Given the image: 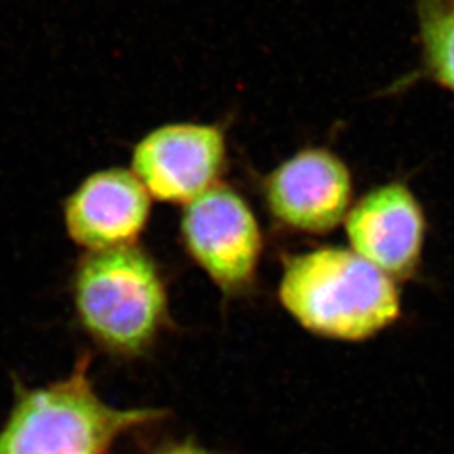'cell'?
Segmentation results:
<instances>
[{
	"label": "cell",
	"mask_w": 454,
	"mask_h": 454,
	"mask_svg": "<svg viewBox=\"0 0 454 454\" xmlns=\"http://www.w3.org/2000/svg\"><path fill=\"white\" fill-rule=\"evenodd\" d=\"M350 172L333 153L311 148L281 163L266 182V200L276 219L303 232H328L347 217Z\"/></svg>",
	"instance_id": "cell-6"
},
{
	"label": "cell",
	"mask_w": 454,
	"mask_h": 454,
	"mask_svg": "<svg viewBox=\"0 0 454 454\" xmlns=\"http://www.w3.org/2000/svg\"><path fill=\"white\" fill-rule=\"evenodd\" d=\"M226 160L217 127L170 123L146 133L131 157V172L157 200L189 204L219 177Z\"/></svg>",
	"instance_id": "cell-5"
},
{
	"label": "cell",
	"mask_w": 454,
	"mask_h": 454,
	"mask_svg": "<svg viewBox=\"0 0 454 454\" xmlns=\"http://www.w3.org/2000/svg\"><path fill=\"white\" fill-rule=\"evenodd\" d=\"M279 298L303 326L341 340L371 337L401 309L392 278L341 247H322L288 261Z\"/></svg>",
	"instance_id": "cell-1"
},
{
	"label": "cell",
	"mask_w": 454,
	"mask_h": 454,
	"mask_svg": "<svg viewBox=\"0 0 454 454\" xmlns=\"http://www.w3.org/2000/svg\"><path fill=\"white\" fill-rule=\"evenodd\" d=\"M421 41L431 76L454 93V4L421 0Z\"/></svg>",
	"instance_id": "cell-9"
},
{
	"label": "cell",
	"mask_w": 454,
	"mask_h": 454,
	"mask_svg": "<svg viewBox=\"0 0 454 454\" xmlns=\"http://www.w3.org/2000/svg\"><path fill=\"white\" fill-rule=\"evenodd\" d=\"M86 367L82 358L63 382L20 392L0 433V454H105L121 433L163 416L106 406L91 389Z\"/></svg>",
	"instance_id": "cell-3"
},
{
	"label": "cell",
	"mask_w": 454,
	"mask_h": 454,
	"mask_svg": "<svg viewBox=\"0 0 454 454\" xmlns=\"http://www.w3.org/2000/svg\"><path fill=\"white\" fill-rule=\"evenodd\" d=\"M450 2H451V4H454V0H450Z\"/></svg>",
	"instance_id": "cell-11"
},
{
	"label": "cell",
	"mask_w": 454,
	"mask_h": 454,
	"mask_svg": "<svg viewBox=\"0 0 454 454\" xmlns=\"http://www.w3.org/2000/svg\"><path fill=\"white\" fill-rule=\"evenodd\" d=\"M352 251L390 278L412 275L421 258L424 215L416 197L401 184L365 195L345 217Z\"/></svg>",
	"instance_id": "cell-8"
},
{
	"label": "cell",
	"mask_w": 454,
	"mask_h": 454,
	"mask_svg": "<svg viewBox=\"0 0 454 454\" xmlns=\"http://www.w3.org/2000/svg\"><path fill=\"white\" fill-rule=\"evenodd\" d=\"M73 292L82 326L118 352L146 348L165 320L162 276L135 244L88 251L78 262Z\"/></svg>",
	"instance_id": "cell-2"
},
{
	"label": "cell",
	"mask_w": 454,
	"mask_h": 454,
	"mask_svg": "<svg viewBox=\"0 0 454 454\" xmlns=\"http://www.w3.org/2000/svg\"><path fill=\"white\" fill-rule=\"evenodd\" d=\"M150 194L131 170L106 168L82 180L66 199V231L88 251L133 244L145 229Z\"/></svg>",
	"instance_id": "cell-7"
},
{
	"label": "cell",
	"mask_w": 454,
	"mask_h": 454,
	"mask_svg": "<svg viewBox=\"0 0 454 454\" xmlns=\"http://www.w3.org/2000/svg\"><path fill=\"white\" fill-rule=\"evenodd\" d=\"M163 454H209L206 453L204 450H200V448H197V446H192V444H185V446H180V448H176V450H172V451H167V453Z\"/></svg>",
	"instance_id": "cell-10"
},
{
	"label": "cell",
	"mask_w": 454,
	"mask_h": 454,
	"mask_svg": "<svg viewBox=\"0 0 454 454\" xmlns=\"http://www.w3.org/2000/svg\"><path fill=\"white\" fill-rule=\"evenodd\" d=\"M180 231L189 254L224 292H241L253 281L261 254L260 226L232 189L212 185L185 204Z\"/></svg>",
	"instance_id": "cell-4"
}]
</instances>
